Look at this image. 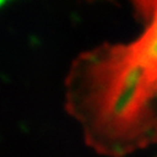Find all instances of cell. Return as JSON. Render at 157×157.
<instances>
[{"mask_svg":"<svg viewBox=\"0 0 157 157\" xmlns=\"http://www.w3.org/2000/svg\"><path fill=\"white\" fill-rule=\"evenodd\" d=\"M134 40L83 52L66 79V108L98 153L123 157L157 142V0H132Z\"/></svg>","mask_w":157,"mask_h":157,"instance_id":"6da1fadb","label":"cell"}]
</instances>
